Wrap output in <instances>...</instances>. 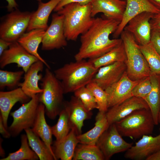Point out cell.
<instances>
[{"label":"cell","mask_w":160,"mask_h":160,"mask_svg":"<svg viewBox=\"0 0 160 160\" xmlns=\"http://www.w3.org/2000/svg\"><path fill=\"white\" fill-rule=\"evenodd\" d=\"M153 6L160 10V0H148Z\"/></svg>","instance_id":"obj_45"},{"label":"cell","mask_w":160,"mask_h":160,"mask_svg":"<svg viewBox=\"0 0 160 160\" xmlns=\"http://www.w3.org/2000/svg\"><path fill=\"white\" fill-rule=\"evenodd\" d=\"M37 1H38L39 2L41 1L42 0H36Z\"/></svg>","instance_id":"obj_48"},{"label":"cell","mask_w":160,"mask_h":160,"mask_svg":"<svg viewBox=\"0 0 160 160\" xmlns=\"http://www.w3.org/2000/svg\"><path fill=\"white\" fill-rule=\"evenodd\" d=\"M120 36L126 54L125 63L128 76L134 81L140 80L149 76L151 72L149 65L133 36L124 30Z\"/></svg>","instance_id":"obj_5"},{"label":"cell","mask_w":160,"mask_h":160,"mask_svg":"<svg viewBox=\"0 0 160 160\" xmlns=\"http://www.w3.org/2000/svg\"><path fill=\"white\" fill-rule=\"evenodd\" d=\"M140 81L131 79L126 71L119 81L105 90L107 95L108 108L132 97V91Z\"/></svg>","instance_id":"obj_13"},{"label":"cell","mask_w":160,"mask_h":160,"mask_svg":"<svg viewBox=\"0 0 160 160\" xmlns=\"http://www.w3.org/2000/svg\"><path fill=\"white\" fill-rule=\"evenodd\" d=\"M24 130L29 146L37 155L39 160H55L45 143L33 132L31 128L26 129Z\"/></svg>","instance_id":"obj_29"},{"label":"cell","mask_w":160,"mask_h":160,"mask_svg":"<svg viewBox=\"0 0 160 160\" xmlns=\"http://www.w3.org/2000/svg\"><path fill=\"white\" fill-rule=\"evenodd\" d=\"M0 67L3 68L11 63L22 68L25 73L31 66L39 60L26 51L17 41L13 42L0 56Z\"/></svg>","instance_id":"obj_11"},{"label":"cell","mask_w":160,"mask_h":160,"mask_svg":"<svg viewBox=\"0 0 160 160\" xmlns=\"http://www.w3.org/2000/svg\"><path fill=\"white\" fill-rule=\"evenodd\" d=\"M142 109H149L145 101L142 98L132 96L110 108L105 114L110 125L121 120L134 111Z\"/></svg>","instance_id":"obj_15"},{"label":"cell","mask_w":160,"mask_h":160,"mask_svg":"<svg viewBox=\"0 0 160 160\" xmlns=\"http://www.w3.org/2000/svg\"><path fill=\"white\" fill-rule=\"evenodd\" d=\"M90 3L92 17L102 13L106 18L120 22L126 5L125 0H91Z\"/></svg>","instance_id":"obj_18"},{"label":"cell","mask_w":160,"mask_h":160,"mask_svg":"<svg viewBox=\"0 0 160 160\" xmlns=\"http://www.w3.org/2000/svg\"><path fill=\"white\" fill-rule=\"evenodd\" d=\"M21 145L20 148L15 152L10 153L6 157L0 160H37L39 159L37 155L29 147L26 135H21Z\"/></svg>","instance_id":"obj_32"},{"label":"cell","mask_w":160,"mask_h":160,"mask_svg":"<svg viewBox=\"0 0 160 160\" xmlns=\"http://www.w3.org/2000/svg\"><path fill=\"white\" fill-rule=\"evenodd\" d=\"M126 69L124 62H117L102 67L98 69L92 81L105 90L119 81Z\"/></svg>","instance_id":"obj_16"},{"label":"cell","mask_w":160,"mask_h":160,"mask_svg":"<svg viewBox=\"0 0 160 160\" xmlns=\"http://www.w3.org/2000/svg\"><path fill=\"white\" fill-rule=\"evenodd\" d=\"M120 22L106 18H94L91 26L81 35L80 47L74 56L75 60L98 57L121 44V38L111 39L109 38Z\"/></svg>","instance_id":"obj_1"},{"label":"cell","mask_w":160,"mask_h":160,"mask_svg":"<svg viewBox=\"0 0 160 160\" xmlns=\"http://www.w3.org/2000/svg\"><path fill=\"white\" fill-rule=\"evenodd\" d=\"M154 14L145 12L137 15L128 22L124 30L131 33L139 45L149 43L151 32L150 20Z\"/></svg>","instance_id":"obj_12"},{"label":"cell","mask_w":160,"mask_h":160,"mask_svg":"<svg viewBox=\"0 0 160 160\" xmlns=\"http://www.w3.org/2000/svg\"><path fill=\"white\" fill-rule=\"evenodd\" d=\"M44 65L40 60L33 64L25 73L23 81L19 84V87L31 98L43 91L39 86L38 82L43 77L42 74L39 73L43 71Z\"/></svg>","instance_id":"obj_20"},{"label":"cell","mask_w":160,"mask_h":160,"mask_svg":"<svg viewBox=\"0 0 160 160\" xmlns=\"http://www.w3.org/2000/svg\"><path fill=\"white\" fill-rule=\"evenodd\" d=\"M73 160H104V156L96 145L80 143L77 145Z\"/></svg>","instance_id":"obj_30"},{"label":"cell","mask_w":160,"mask_h":160,"mask_svg":"<svg viewBox=\"0 0 160 160\" xmlns=\"http://www.w3.org/2000/svg\"><path fill=\"white\" fill-rule=\"evenodd\" d=\"M60 0H50L46 3L39 2L37 10L32 12L27 32L36 29H42L46 30L49 16L54 10Z\"/></svg>","instance_id":"obj_22"},{"label":"cell","mask_w":160,"mask_h":160,"mask_svg":"<svg viewBox=\"0 0 160 160\" xmlns=\"http://www.w3.org/2000/svg\"><path fill=\"white\" fill-rule=\"evenodd\" d=\"M8 4L7 6V11L11 12L17 9L18 5L15 0H6Z\"/></svg>","instance_id":"obj_43"},{"label":"cell","mask_w":160,"mask_h":160,"mask_svg":"<svg viewBox=\"0 0 160 160\" xmlns=\"http://www.w3.org/2000/svg\"><path fill=\"white\" fill-rule=\"evenodd\" d=\"M152 88L150 76L140 81L134 87L131 92L132 96L144 99L150 92Z\"/></svg>","instance_id":"obj_37"},{"label":"cell","mask_w":160,"mask_h":160,"mask_svg":"<svg viewBox=\"0 0 160 160\" xmlns=\"http://www.w3.org/2000/svg\"><path fill=\"white\" fill-rule=\"evenodd\" d=\"M91 0H60L54 11L57 12L65 5L73 2L78 3L81 4H86L91 2Z\"/></svg>","instance_id":"obj_39"},{"label":"cell","mask_w":160,"mask_h":160,"mask_svg":"<svg viewBox=\"0 0 160 160\" xmlns=\"http://www.w3.org/2000/svg\"><path fill=\"white\" fill-rule=\"evenodd\" d=\"M39 94H37L29 101L23 104L17 109L10 113L13 121L8 130L11 136L16 137L23 130L32 127L40 103Z\"/></svg>","instance_id":"obj_8"},{"label":"cell","mask_w":160,"mask_h":160,"mask_svg":"<svg viewBox=\"0 0 160 160\" xmlns=\"http://www.w3.org/2000/svg\"><path fill=\"white\" fill-rule=\"evenodd\" d=\"M24 73L23 70L13 72L0 70V89L2 90L5 87L13 89L19 87L20 81Z\"/></svg>","instance_id":"obj_34"},{"label":"cell","mask_w":160,"mask_h":160,"mask_svg":"<svg viewBox=\"0 0 160 160\" xmlns=\"http://www.w3.org/2000/svg\"><path fill=\"white\" fill-rule=\"evenodd\" d=\"M59 115L57 122L51 127L52 135L55 137L57 141H60L65 137L71 129L68 112L64 106Z\"/></svg>","instance_id":"obj_31"},{"label":"cell","mask_w":160,"mask_h":160,"mask_svg":"<svg viewBox=\"0 0 160 160\" xmlns=\"http://www.w3.org/2000/svg\"><path fill=\"white\" fill-rule=\"evenodd\" d=\"M158 124H159L160 126V111L159 113L158 116Z\"/></svg>","instance_id":"obj_47"},{"label":"cell","mask_w":160,"mask_h":160,"mask_svg":"<svg viewBox=\"0 0 160 160\" xmlns=\"http://www.w3.org/2000/svg\"><path fill=\"white\" fill-rule=\"evenodd\" d=\"M126 56L123 42L109 52L98 57L88 59L96 68H99L117 62L125 63Z\"/></svg>","instance_id":"obj_28"},{"label":"cell","mask_w":160,"mask_h":160,"mask_svg":"<svg viewBox=\"0 0 160 160\" xmlns=\"http://www.w3.org/2000/svg\"><path fill=\"white\" fill-rule=\"evenodd\" d=\"M45 31L42 29L31 30L25 33L17 41L28 53L42 62L47 68L50 69L49 65L38 52L39 46L42 42Z\"/></svg>","instance_id":"obj_25"},{"label":"cell","mask_w":160,"mask_h":160,"mask_svg":"<svg viewBox=\"0 0 160 160\" xmlns=\"http://www.w3.org/2000/svg\"><path fill=\"white\" fill-rule=\"evenodd\" d=\"M146 160H160V149L148 156Z\"/></svg>","instance_id":"obj_44"},{"label":"cell","mask_w":160,"mask_h":160,"mask_svg":"<svg viewBox=\"0 0 160 160\" xmlns=\"http://www.w3.org/2000/svg\"><path fill=\"white\" fill-rule=\"evenodd\" d=\"M67 40L63 16L57 13L53 14L51 24L43 38L41 49L50 50L65 47L67 45Z\"/></svg>","instance_id":"obj_10"},{"label":"cell","mask_w":160,"mask_h":160,"mask_svg":"<svg viewBox=\"0 0 160 160\" xmlns=\"http://www.w3.org/2000/svg\"><path fill=\"white\" fill-rule=\"evenodd\" d=\"M114 124L122 136L132 139L151 134L155 125L149 109L136 110Z\"/></svg>","instance_id":"obj_6"},{"label":"cell","mask_w":160,"mask_h":160,"mask_svg":"<svg viewBox=\"0 0 160 160\" xmlns=\"http://www.w3.org/2000/svg\"><path fill=\"white\" fill-rule=\"evenodd\" d=\"M0 155L1 157V156L2 157V158H4L5 157V153L4 151V150L3 149V148L2 147V145H2L1 143H2V141H3V140L1 137H0Z\"/></svg>","instance_id":"obj_46"},{"label":"cell","mask_w":160,"mask_h":160,"mask_svg":"<svg viewBox=\"0 0 160 160\" xmlns=\"http://www.w3.org/2000/svg\"><path fill=\"white\" fill-rule=\"evenodd\" d=\"M3 17L0 24V38L13 42L17 41L27 30L32 14L17 9Z\"/></svg>","instance_id":"obj_7"},{"label":"cell","mask_w":160,"mask_h":160,"mask_svg":"<svg viewBox=\"0 0 160 160\" xmlns=\"http://www.w3.org/2000/svg\"><path fill=\"white\" fill-rule=\"evenodd\" d=\"M160 149V134L155 137L143 135L141 138L127 151L124 157L134 160L145 159Z\"/></svg>","instance_id":"obj_14"},{"label":"cell","mask_w":160,"mask_h":160,"mask_svg":"<svg viewBox=\"0 0 160 160\" xmlns=\"http://www.w3.org/2000/svg\"><path fill=\"white\" fill-rule=\"evenodd\" d=\"M12 43L0 39V56L9 48Z\"/></svg>","instance_id":"obj_42"},{"label":"cell","mask_w":160,"mask_h":160,"mask_svg":"<svg viewBox=\"0 0 160 160\" xmlns=\"http://www.w3.org/2000/svg\"><path fill=\"white\" fill-rule=\"evenodd\" d=\"M86 87L90 90L95 97L99 112L105 113L108 108L107 95L105 90L92 81Z\"/></svg>","instance_id":"obj_35"},{"label":"cell","mask_w":160,"mask_h":160,"mask_svg":"<svg viewBox=\"0 0 160 160\" xmlns=\"http://www.w3.org/2000/svg\"><path fill=\"white\" fill-rule=\"evenodd\" d=\"M0 133L2 136L5 138H8L11 136L8 130L5 127L3 123L2 116L0 114Z\"/></svg>","instance_id":"obj_41"},{"label":"cell","mask_w":160,"mask_h":160,"mask_svg":"<svg viewBox=\"0 0 160 160\" xmlns=\"http://www.w3.org/2000/svg\"><path fill=\"white\" fill-rule=\"evenodd\" d=\"M41 81V88L43 91L39 94V102L44 105L47 117L54 119L63 108L65 93L63 86L54 73L47 68Z\"/></svg>","instance_id":"obj_4"},{"label":"cell","mask_w":160,"mask_h":160,"mask_svg":"<svg viewBox=\"0 0 160 160\" xmlns=\"http://www.w3.org/2000/svg\"><path fill=\"white\" fill-rule=\"evenodd\" d=\"M151 30L160 32V12L155 14L150 20Z\"/></svg>","instance_id":"obj_40"},{"label":"cell","mask_w":160,"mask_h":160,"mask_svg":"<svg viewBox=\"0 0 160 160\" xmlns=\"http://www.w3.org/2000/svg\"><path fill=\"white\" fill-rule=\"evenodd\" d=\"M74 95L78 97L88 111L95 109H98L95 99L90 90L86 87H83L75 91Z\"/></svg>","instance_id":"obj_36"},{"label":"cell","mask_w":160,"mask_h":160,"mask_svg":"<svg viewBox=\"0 0 160 160\" xmlns=\"http://www.w3.org/2000/svg\"><path fill=\"white\" fill-rule=\"evenodd\" d=\"M31 99L20 87L8 91L0 92V114L7 129L8 128L7 123L9 115L13 106L18 102L23 104L25 103Z\"/></svg>","instance_id":"obj_21"},{"label":"cell","mask_w":160,"mask_h":160,"mask_svg":"<svg viewBox=\"0 0 160 160\" xmlns=\"http://www.w3.org/2000/svg\"><path fill=\"white\" fill-rule=\"evenodd\" d=\"M77 135L75 129L73 127L68 134L63 139L54 142L52 147L57 160L73 159L76 148L79 143Z\"/></svg>","instance_id":"obj_23"},{"label":"cell","mask_w":160,"mask_h":160,"mask_svg":"<svg viewBox=\"0 0 160 160\" xmlns=\"http://www.w3.org/2000/svg\"><path fill=\"white\" fill-rule=\"evenodd\" d=\"M118 132L114 123L109 125L98 139L96 145L103 153L105 160H109L115 154L126 151L133 143L126 141Z\"/></svg>","instance_id":"obj_9"},{"label":"cell","mask_w":160,"mask_h":160,"mask_svg":"<svg viewBox=\"0 0 160 160\" xmlns=\"http://www.w3.org/2000/svg\"><path fill=\"white\" fill-rule=\"evenodd\" d=\"M125 0L126 2L125 9L120 23L113 33V37L114 39L118 38L120 36L128 22L137 15L145 12L156 14L160 12L148 0Z\"/></svg>","instance_id":"obj_17"},{"label":"cell","mask_w":160,"mask_h":160,"mask_svg":"<svg viewBox=\"0 0 160 160\" xmlns=\"http://www.w3.org/2000/svg\"><path fill=\"white\" fill-rule=\"evenodd\" d=\"M150 77L152 88L144 100L149 107L155 125H157L160 111V75L151 73Z\"/></svg>","instance_id":"obj_27"},{"label":"cell","mask_w":160,"mask_h":160,"mask_svg":"<svg viewBox=\"0 0 160 160\" xmlns=\"http://www.w3.org/2000/svg\"><path fill=\"white\" fill-rule=\"evenodd\" d=\"M138 47L147 61L151 73L160 75V55L151 43L144 45L138 44Z\"/></svg>","instance_id":"obj_33"},{"label":"cell","mask_w":160,"mask_h":160,"mask_svg":"<svg viewBox=\"0 0 160 160\" xmlns=\"http://www.w3.org/2000/svg\"><path fill=\"white\" fill-rule=\"evenodd\" d=\"M109 126L105 113L99 112L95 126L87 132L77 135L79 143L96 145L99 137Z\"/></svg>","instance_id":"obj_26"},{"label":"cell","mask_w":160,"mask_h":160,"mask_svg":"<svg viewBox=\"0 0 160 160\" xmlns=\"http://www.w3.org/2000/svg\"><path fill=\"white\" fill-rule=\"evenodd\" d=\"M63 106L68 112L71 128H75L78 135L81 134L84 121L91 118V111L87 110L81 100L74 95L71 97L69 101L64 102Z\"/></svg>","instance_id":"obj_19"},{"label":"cell","mask_w":160,"mask_h":160,"mask_svg":"<svg viewBox=\"0 0 160 160\" xmlns=\"http://www.w3.org/2000/svg\"><path fill=\"white\" fill-rule=\"evenodd\" d=\"M150 42L156 52L160 55V32L151 30Z\"/></svg>","instance_id":"obj_38"},{"label":"cell","mask_w":160,"mask_h":160,"mask_svg":"<svg viewBox=\"0 0 160 160\" xmlns=\"http://www.w3.org/2000/svg\"><path fill=\"white\" fill-rule=\"evenodd\" d=\"M45 108L44 105L40 103L37 109L36 117L32 130L45 143L50 152L57 160L52 150V133L51 127L47 124L45 117Z\"/></svg>","instance_id":"obj_24"},{"label":"cell","mask_w":160,"mask_h":160,"mask_svg":"<svg viewBox=\"0 0 160 160\" xmlns=\"http://www.w3.org/2000/svg\"><path fill=\"white\" fill-rule=\"evenodd\" d=\"M98 70L88 60H82L65 64L54 73L66 94L86 86L92 81Z\"/></svg>","instance_id":"obj_2"},{"label":"cell","mask_w":160,"mask_h":160,"mask_svg":"<svg viewBox=\"0 0 160 160\" xmlns=\"http://www.w3.org/2000/svg\"><path fill=\"white\" fill-rule=\"evenodd\" d=\"M57 13L63 17L65 34L68 40L76 41L90 28L94 19L92 16L90 2L84 5L71 3Z\"/></svg>","instance_id":"obj_3"}]
</instances>
